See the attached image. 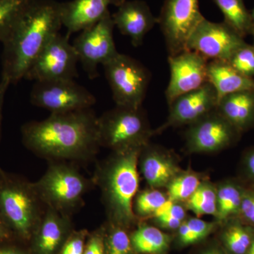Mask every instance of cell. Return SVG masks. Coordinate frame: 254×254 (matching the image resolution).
Returning a JSON list of instances; mask_svg holds the SVG:
<instances>
[{
	"mask_svg": "<svg viewBox=\"0 0 254 254\" xmlns=\"http://www.w3.org/2000/svg\"><path fill=\"white\" fill-rule=\"evenodd\" d=\"M238 218L254 227V185H246Z\"/></svg>",
	"mask_w": 254,
	"mask_h": 254,
	"instance_id": "cell-34",
	"label": "cell"
},
{
	"mask_svg": "<svg viewBox=\"0 0 254 254\" xmlns=\"http://www.w3.org/2000/svg\"><path fill=\"white\" fill-rule=\"evenodd\" d=\"M218 226L216 221L207 222L197 217L186 218L177 230L179 243L185 247L198 243L206 238Z\"/></svg>",
	"mask_w": 254,
	"mask_h": 254,
	"instance_id": "cell-29",
	"label": "cell"
},
{
	"mask_svg": "<svg viewBox=\"0 0 254 254\" xmlns=\"http://www.w3.org/2000/svg\"><path fill=\"white\" fill-rule=\"evenodd\" d=\"M103 66L116 105L141 108L149 85L148 70L136 60L120 53Z\"/></svg>",
	"mask_w": 254,
	"mask_h": 254,
	"instance_id": "cell-7",
	"label": "cell"
},
{
	"mask_svg": "<svg viewBox=\"0 0 254 254\" xmlns=\"http://www.w3.org/2000/svg\"><path fill=\"white\" fill-rule=\"evenodd\" d=\"M131 235L133 250L142 254H161L168 250L170 237L157 227L140 221Z\"/></svg>",
	"mask_w": 254,
	"mask_h": 254,
	"instance_id": "cell-23",
	"label": "cell"
},
{
	"mask_svg": "<svg viewBox=\"0 0 254 254\" xmlns=\"http://www.w3.org/2000/svg\"><path fill=\"white\" fill-rule=\"evenodd\" d=\"M218 98L209 82L203 86L177 97L169 105L166 122L154 129V135L163 133L170 127L189 126L216 109Z\"/></svg>",
	"mask_w": 254,
	"mask_h": 254,
	"instance_id": "cell-15",
	"label": "cell"
},
{
	"mask_svg": "<svg viewBox=\"0 0 254 254\" xmlns=\"http://www.w3.org/2000/svg\"><path fill=\"white\" fill-rule=\"evenodd\" d=\"M154 136L145 112L141 108L116 105L98 119L100 148L112 151L143 147Z\"/></svg>",
	"mask_w": 254,
	"mask_h": 254,
	"instance_id": "cell-6",
	"label": "cell"
},
{
	"mask_svg": "<svg viewBox=\"0 0 254 254\" xmlns=\"http://www.w3.org/2000/svg\"><path fill=\"white\" fill-rule=\"evenodd\" d=\"M208 82L213 86L218 100L225 95L245 91H254V78L239 72L227 61L210 60L207 66Z\"/></svg>",
	"mask_w": 254,
	"mask_h": 254,
	"instance_id": "cell-21",
	"label": "cell"
},
{
	"mask_svg": "<svg viewBox=\"0 0 254 254\" xmlns=\"http://www.w3.org/2000/svg\"><path fill=\"white\" fill-rule=\"evenodd\" d=\"M241 135L215 109L189 125L185 148L190 154L218 153L235 144Z\"/></svg>",
	"mask_w": 254,
	"mask_h": 254,
	"instance_id": "cell-12",
	"label": "cell"
},
{
	"mask_svg": "<svg viewBox=\"0 0 254 254\" xmlns=\"http://www.w3.org/2000/svg\"><path fill=\"white\" fill-rule=\"evenodd\" d=\"M200 254H222L221 252H219L218 250L214 248H208L203 251Z\"/></svg>",
	"mask_w": 254,
	"mask_h": 254,
	"instance_id": "cell-42",
	"label": "cell"
},
{
	"mask_svg": "<svg viewBox=\"0 0 254 254\" xmlns=\"http://www.w3.org/2000/svg\"><path fill=\"white\" fill-rule=\"evenodd\" d=\"M227 62L244 76L254 78V44L246 43Z\"/></svg>",
	"mask_w": 254,
	"mask_h": 254,
	"instance_id": "cell-32",
	"label": "cell"
},
{
	"mask_svg": "<svg viewBox=\"0 0 254 254\" xmlns=\"http://www.w3.org/2000/svg\"><path fill=\"white\" fill-rule=\"evenodd\" d=\"M220 225L224 227L222 240L227 252L230 254H247L254 235V227L244 223L238 218Z\"/></svg>",
	"mask_w": 254,
	"mask_h": 254,
	"instance_id": "cell-24",
	"label": "cell"
},
{
	"mask_svg": "<svg viewBox=\"0 0 254 254\" xmlns=\"http://www.w3.org/2000/svg\"><path fill=\"white\" fill-rule=\"evenodd\" d=\"M246 43L245 38L225 22H212L204 18L190 36L187 50L208 60L228 61Z\"/></svg>",
	"mask_w": 254,
	"mask_h": 254,
	"instance_id": "cell-13",
	"label": "cell"
},
{
	"mask_svg": "<svg viewBox=\"0 0 254 254\" xmlns=\"http://www.w3.org/2000/svg\"><path fill=\"white\" fill-rule=\"evenodd\" d=\"M204 18L200 11L198 0H165L158 23L169 56L187 50L189 39Z\"/></svg>",
	"mask_w": 254,
	"mask_h": 254,
	"instance_id": "cell-8",
	"label": "cell"
},
{
	"mask_svg": "<svg viewBox=\"0 0 254 254\" xmlns=\"http://www.w3.org/2000/svg\"><path fill=\"white\" fill-rule=\"evenodd\" d=\"M0 254H29L23 249L14 246L0 247Z\"/></svg>",
	"mask_w": 254,
	"mask_h": 254,
	"instance_id": "cell-41",
	"label": "cell"
},
{
	"mask_svg": "<svg viewBox=\"0 0 254 254\" xmlns=\"http://www.w3.org/2000/svg\"><path fill=\"white\" fill-rule=\"evenodd\" d=\"M149 220H153L157 226L167 230H177L182 223V220L170 216V215H160L153 217Z\"/></svg>",
	"mask_w": 254,
	"mask_h": 254,
	"instance_id": "cell-38",
	"label": "cell"
},
{
	"mask_svg": "<svg viewBox=\"0 0 254 254\" xmlns=\"http://www.w3.org/2000/svg\"><path fill=\"white\" fill-rule=\"evenodd\" d=\"M138 166L148 187L159 190L166 188L183 170L175 153L150 142L142 148Z\"/></svg>",
	"mask_w": 254,
	"mask_h": 254,
	"instance_id": "cell-16",
	"label": "cell"
},
{
	"mask_svg": "<svg viewBox=\"0 0 254 254\" xmlns=\"http://www.w3.org/2000/svg\"><path fill=\"white\" fill-rule=\"evenodd\" d=\"M33 184L43 204L71 217L84 205L85 195L95 187L92 178L65 161L49 162L46 173Z\"/></svg>",
	"mask_w": 254,
	"mask_h": 254,
	"instance_id": "cell-4",
	"label": "cell"
},
{
	"mask_svg": "<svg viewBox=\"0 0 254 254\" xmlns=\"http://www.w3.org/2000/svg\"><path fill=\"white\" fill-rule=\"evenodd\" d=\"M71 228V216L46 207V211L30 240L34 254L59 253Z\"/></svg>",
	"mask_w": 254,
	"mask_h": 254,
	"instance_id": "cell-18",
	"label": "cell"
},
{
	"mask_svg": "<svg viewBox=\"0 0 254 254\" xmlns=\"http://www.w3.org/2000/svg\"><path fill=\"white\" fill-rule=\"evenodd\" d=\"M87 236L86 230L71 232L58 254H83Z\"/></svg>",
	"mask_w": 254,
	"mask_h": 254,
	"instance_id": "cell-33",
	"label": "cell"
},
{
	"mask_svg": "<svg viewBox=\"0 0 254 254\" xmlns=\"http://www.w3.org/2000/svg\"><path fill=\"white\" fill-rule=\"evenodd\" d=\"M240 172L241 181L245 185H254V147L244 155Z\"/></svg>",
	"mask_w": 254,
	"mask_h": 254,
	"instance_id": "cell-35",
	"label": "cell"
},
{
	"mask_svg": "<svg viewBox=\"0 0 254 254\" xmlns=\"http://www.w3.org/2000/svg\"><path fill=\"white\" fill-rule=\"evenodd\" d=\"M168 200L166 193L159 189L138 190L133 200V213L139 221L149 220Z\"/></svg>",
	"mask_w": 254,
	"mask_h": 254,
	"instance_id": "cell-28",
	"label": "cell"
},
{
	"mask_svg": "<svg viewBox=\"0 0 254 254\" xmlns=\"http://www.w3.org/2000/svg\"><path fill=\"white\" fill-rule=\"evenodd\" d=\"M115 23L110 12L100 21L80 32L73 46L90 79L98 77V66L115 58L119 52L114 41Z\"/></svg>",
	"mask_w": 254,
	"mask_h": 254,
	"instance_id": "cell-9",
	"label": "cell"
},
{
	"mask_svg": "<svg viewBox=\"0 0 254 254\" xmlns=\"http://www.w3.org/2000/svg\"><path fill=\"white\" fill-rule=\"evenodd\" d=\"M246 185L240 179L227 180L216 185L217 214L219 225L238 218Z\"/></svg>",
	"mask_w": 254,
	"mask_h": 254,
	"instance_id": "cell-22",
	"label": "cell"
},
{
	"mask_svg": "<svg viewBox=\"0 0 254 254\" xmlns=\"http://www.w3.org/2000/svg\"><path fill=\"white\" fill-rule=\"evenodd\" d=\"M11 83L7 78L1 76L0 81V131H1V119H2V109L4 105L5 95Z\"/></svg>",
	"mask_w": 254,
	"mask_h": 254,
	"instance_id": "cell-39",
	"label": "cell"
},
{
	"mask_svg": "<svg viewBox=\"0 0 254 254\" xmlns=\"http://www.w3.org/2000/svg\"><path fill=\"white\" fill-rule=\"evenodd\" d=\"M216 110L242 134L254 127V91L225 95L218 100Z\"/></svg>",
	"mask_w": 254,
	"mask_h": 254,
	"instance_id": "cell-20",
	"label": "cell"
},
{
	"mask_svg": "<svg viewBox=\"0 0 254 254\" xmlns=\"http://www.w3.org/2000/svg\"><path fill=\"white\" fill-rule=\"evenodd\" d=\"M208 62L204 57L188 50L169 56L170 79L165 91L168 105L180 95L198 89L208 82Z\"/></svg>",
	"mask_w": 254,
	"mask_h": 254,
	"instance_id": "cell-14",
	"label": "cell"
},
{
	"mask_svg": "<svg viewBox=\"0 0 254 254\" xmlns=\"http://www.w3.org/2000/svg\"><path fill=\"white\" fill-rule=\"evenodd\" d=\"M83 254H105L104 227L90 235Z\"/></svg>",
	"mask_w": 254,
	"mask_h": 254,
	"instance_id": "cell-36",
	"label": "cell"
},
{
	"mask_svg": "<svg viewBox=\"0 0 254 254\" xmlns=\"http://www.w3.org/2000/svg\"><path fill=\"white\" fill-rule=\"evenodd\" d=\"M187 210L185 204L168 199L151 218L158 215H170L184 221L187 218Z\"/></svg>",
	"mask_w": 254,
	"mask_h": 254,
	"instance_id": "cell-37",
	"label": "cell"
},
{
	"mask_svg": "<svg viewBox=\"0 0 254 254\" xmlns=\"http://www.w3.org/2000/svg\"><path fill=\"white\" fill-rule=\"evenodd\" d=\"M251 14V19H252V31H251V35H252L254 38V8L252 10Z\"/></svg>",
	"mask_w": 254,
	"mask_h": 254,
	"instance_id": "cell-43",
	"label": "cell"
},
{
	"mask_svg": "<svg viewBox=\"0 0 254 254\" xmlns=\"http://www.w3.org/2000/svg\"><path fill=\"white\" fill-rule=\"evenodd\" d=\"M143 147L113 151L97 163L92 177L95 187L101 192L107 222L127 230L140 222L133 213V203L139 190L138 163Z\"/></svg>",
	"mask_w": 254,
	"mask_h": 254,
	"instance_id": "cell-3",
	"label": "cell"
},
{
	"mask_svg": "<svg viewBox=\"0 0 254 254\" xmlns=\"http://www.w3.org/2000/svg\"><path fill=\"white\" fill-rule=\"evenodd\" d=\"M62 26L60 2L33 0L1 43V76L14 85L24 78L32 64Z\"/></svg>",
	"mask_w": 254,
	"mask_h": 254,
	"instance_id": "cell-2",
	"label": "cell"
},
{
	"mask_svg": "<svg viewBox=\"0 0 254 254\" xmlns=\"http://www.w3.org/2000/svg\"><path fill=\"white\" fill-rule=\"evenodd\" d=\"M98 119L92 108L51 113L46 120L23 125V145L48 162L88 163L95 158L100 148Z\"/></svg>",
	"mask_w": 254,
	"mask_h": 254,
	"instance_id": "cell-1",
	"label": "cell"
},
{
	"mask_svg": "<svg viewBox=\"0 0 254 254\" xmlns=\"http://www.w3.org/2000/svg\"><path fill=\"white\" fill-rule=\"evenodd\" d=\"M30 100L32 105L51 113L88 109L96 103L94 95L74 80L35 81Z\"/></svg>",
	"mask_w": 254,
	"mask_h": 254,
	"instance_id": "cell-10",
	"label": "cell"
},
{
	"mask_svg": "<svg viewBox=\"0 0 254 254\" xmlns=\"http://www.w3.org/2000/svg\"><path fill=\"white\" fill-rule=\"evenodd\" d=\"M11 230L7 226L4 220L0 215V242L9 240L11 236Z\"/></svg>",
	"mask_w": 254,
	"mask_h": 254,
	"instance_id": "cell-40",
	"label": "cell"
},
{
	"mask_svg": "<svg viewBox=\"0 0 254 254\" xmlns=\"http://www.w3.org/2000/svg\"><path fill=\"white\" fill-rule=\"evenodd\" d=\"M78 59L68 35L58 33L48 42L34 60L25 79L43 81L74 80L78 77Z\"/></svg>",
	"mask_w": 254,
	"mask_h": 254,
	"instance_id": "cell-11",
	"label": "cell"
},
{
	"mask_svg": "<svg viewBox=\"0 0 254 254\" xmlns=\"http://www.w3.org/2000/svg\"><path fill=\"white\" fill-rule=\"evenodd\" d=\"M205 180L203 174L193 170H182L165 188L168 199L185 203Z\"/></svg>",
	"mask_w": 254,
	"mask_h": 254,
	"instance_id": "cell-26",
	"label": "cell"
},
{
	"mask_svg": "<svg viewBox=\"0 0 254 254\" xmlns=\"http://www.w3.org/2000/svg\"><path fill=\"white\" fill-rule=\"evenodd\" d=\"M104 227L105 254H133L131 236L127 229L108 222Z\"/></svg>",
	"mask_w": 254,
	"mask_h": 254,
	"instance_id": "cell-31",
	"label": "cell"
},
{
	"mask_svg": "<svg viewBox=\"0 0 254 254\" xmlns=\"http://www.w3.org/2000/svg\"><path fill=\"white\" fill-rule=\"evenodd\" d=\"M112 15L115 27L129 37L133 47L141 46L147 33L158 23L149 6L142 0H124Z\"/></svg>",
	"mask_w": 254,
	"mask_h": 254,
	"instance_id": "cell-17",
	"label": "cell"
},
{
	"mask_svg": "<svg viewBox=\"0 0 254 254\" xmlns=\"http://www.w3.org/2000/svg\"><path fill=\"white\" fill-rule=\"evenodd\" d=\"M46 210L33 182L0 168V215L11 232L30 240Z\"/></svg>",
	"mask_w": 254,
	"mask_h": 254,
	"instance_id": "cell-5",
	"label": "cell"
},
{
	"mask_svg": "<svg viewBox=\"0 0 254 254\" xmlns=\"http://www.w3.org/2000/svg\"><path fill=\"white\" fill-rule=\"evenodd\" d=\"M33 0H0V42L7 38Z\"/></svg>",
	"mask_w": 254,
	"mask_h": 254,
	"instance_id": "cell-30",
	"label": "cell"
},
{
	"mask_svg": "<svg viewBox=\"0 0 254 254\" xmlns=\"http://www.w3.org/2000/svg\"><path fill=\"white\" fill-rule=\"evenodd\" d=\"M124 0H72L60 2L63 26L68 36L91 27L110 12V5L118 6Z\"/></svg>",
	"mask_w": 254,
	"mask_h": 254,
	"instance_id": "cell-19",
	"label": "cell"
},
{
	"mask_svg": "<svg viewBox=\"0 0 254 254\" xmlns=\"http://www.w3.org/2000/svg\"><path fill=\"white\" fill-rule=\"evenodd\" d=\"M223 14L224 22L245 38L251 35L252 19L244 0H213Z\"/></svg>",
	"mask_w": 254,
	"mask_h": 254,
	"instance_id": "cell-25",
	"label": "cell"
},
{
	"mask_svg": "<svg viewBox=\"0 0 254 254\" xmlns=\"http://www.w3.org/2000/svg\"><path fill=\"white\" fill-rule=\"evenodd\" d=\"M246 254H254V235L253 239H252V244H251L250 248H249Z\"/></svg>",
	"mask_w": 254,
	"mask_h": 254,
	"instance_id": "cell-44",
	"label": "cell"
},
{
	"mask_svg": "<svg viewBox=\"0 0 254 254\" xmlns=\"http://www.w3.org/2000/svg\"><path fill=\"white\" fill-rule=\"evenodd\" d=\"M187 210H190L197 216L217 214L216 185L208 180L202 182L193 195L185 202Z\"/></svg>",
	"mask_w": 254,
	"mask_h": 254,
	"instance_id": "cell-27",
	"label": "cell"
}]
</instances>
